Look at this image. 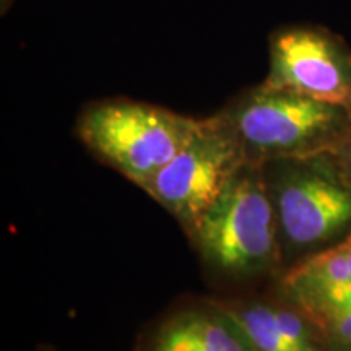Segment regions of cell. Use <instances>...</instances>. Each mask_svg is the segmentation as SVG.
<instances>
[{"mask_svg":"<svg viewBox=\"0 0 351 351\" xmlns=\"http://www.w3.org/2000/svg\"><path fill=\"white\" fill-rule=\"evenodd\" d=\"M262 166L285 270L351 234V174L332 152Z\"/></svg>","mask_w":351,"mask_h":351,"instance_id":"6da1fadb","label":"cell"},{"mask_svg":"<svg viewBox=\"0 0 351 351\" xmlns=\"http://www.w3.org/2000/svg\"><path fill=\"white\" fill-rule=\"evenodd\" d=\"M189 239L218 278H280L283 256L263 166L245 161Z\"/></svg>","mask_w":351,"mask_h":351,"instance_id":"7a4b0ae2","label":"cell"},{"mask_svg":"<svg viewBox=\"0 0 351 351\" xmlns=\"http://www.w3.org/2000/svg\"><path fill=\"white\" fill-rule=\"evenodd\" d=\"M217 116L236 138L244 160L256 165L333 152L351 129V108L263 82L232 98Z\"/></svg>","mask_w":351,"mask_h":351,"instance_id":"3957f363","label":"cell"},{"mask_svg":"<svg viewBox=\"0 0 351 351\" xmlns=\"http://www.w3.org/2000/svg\"><path fill=\"white\" fill-rule=\"evenodd\" d=\"M200 119L127 98L101 99L78 114L75 134L96 160L140 189L182 150Z\"/></svg>","mask_w":351,"mask_h":351,"instance_id":"277c9868","label":"cell"},{"mask_svg":"<svg viewBox=\"0 0 351 351\" xmlns=\"http://www.w3.org/2000/svg\"><path fill=\"white\" fill-rule=\"evenodd\" d=\"M245 163L238 142L215 114L200 119L195 134L145 192L173 215L187 238Z\"/></svg>","mask_w":351,"mask_h":351,"instance_id":"5b68a950","label":"cell"},{"mask_svg":"<svg viewBox=\"0 0 351 351\" xmlns=\"http://www.w3.org/2000/svg\"><path fill=\"white\" fill-rule=\"evenodd\" d=\"M269 86L351 108V47L322 26L280 28L269 41Z\"/></svg>","mask_w":351,"mask_h":351,"instance_id":"8992f818","label":"cell"},{"mask_svg":"<svg viewBox=\"0 0 351 351\" xmlns=\"http://www.w3.org/2000/svg\"><path fill=\"white\" fill-rule=\"evenodd\" d=\"M218 302L252 351H328L314 320L278 289L271 298Z\"/></svg>","mask_w":351,"mask_h":351,"instance_id":"52a82bcc","label":"cell"},{"mask_svg":"<svg viewBox=\"0 0 351 351\" xmlns=\"http://www.w3.org/2000/svg\"><path fill=\"white\" fill-rule=\"evenodd\" d=\"M135 351H252L217 300L184 304L145 330Z\"/></svg>","mask_w":351,"mask_h":351,"instance_id":"ba28073f","label":"cell"},{"mask_svg":"<svg viewBox=\"0 0 351 351\" xmlns=\"http://www.w3.org/2000/svg\"><path fill=\"white\" fill-rule=\"evenodd\" d=\"M276 289L304 313L351 304V234L285 270Z\"/></svg>","mask_w":351,"mask_h":351,"instance_id":"9c48e42d","label":"cell"},{"mask_svg":"<svg viewBox=\"0 0 351 351\" xmlns=\"http://www.w3.org/2000/svg\"><path fill=\"white\" fill-rule=\"evenodd\" d=\"M332 153L339 158V161L343 165V168L351 174V129L343 142H341Z\"/></svg>","mask_w":351,"mask_h":351,"instance_id":"30bf717a","label":"cell"},{"mask_svg":"<svg viewBox=\"0 0 351 351\" xmlns=\"http://www.w3.org/2000/svg\"><path fill=\"white\" fill-rule=\"evenodd\" d=\"M15 3V0H0V13L5 15V13L10 10V7Z\"/></svg>","mask_w":351,"mask_h":351,"instance_id":"8fae6325","label":"cell"},{"mask_svg":"<svg viewBox=\"0 0 351 351\" xmlns=\"http://www.w3.org/2000/svg\"><path fill=\"white\" fill-rule=\"evenodd\" d=\"M36 351H57V350L52 348V346H49V345H43V346H39Z\"/></svg>","mask_w":351,"mask_h":351,"instance_id":"7c38bea8","label":"cell"}]
</instances>
